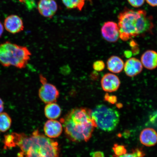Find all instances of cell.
I'll use <instances>...</instances> for the list:
<instances>
[{"label":"cell","instance_id":"9","mask_svg":"<svg viewBox=\"0 0 157 157\" xmlns=\"http://www.w3.org/2000/svg\"><path fill=\"white\" fill-rule=\"evenodd\" d=\"M101 84L104 91L111 93L117 91L118 89L121 82L119 78L115 75L108 73L102 78Z\"/></svg>","mask_w":157,"mask_h":157},{"label":"cell","instance_id":"11","mask_svg":"<svg viewBox=\"0 0 157 157\" xmlns=\"http://www.w3.org/2000/svg\"><path fill=\"white\" fill-rule=\"evenodd\" d=\"M63 126L60 122L55 120H49L44 124V129L46 136L49 138H56L61 135Z\"/></svg>","mask_w":157,"mask_h":157},{"label":"cell","instance_id":"4","mask_svg":"<svg viewBox=\"0 0 157 157\" xmlns=\"http://www.w3.org/2000/svg\"><path fill=\"white\" fill-rule=\"evenodd\" d=\"M31 54L27 47L7 42L0 44V63L6 67L11 66L24 68Z\"/></svg>","mask_w":157,"mask_h":157},{"label":"cell","instance_id":"17","mask_svg":"<svg viewBox=\"0 0 157 157\" xmlns=\"http://www.w3.org/2000/svg\"><path fill=\"white\" fill-rule=\"evenodd\" d=\"M12 121L10 117L6 113H0V131L5 132L10 128Z\"/></svg>","mask_w":157,"mask_h":157},{"label":"cell","instance_id":"16","mask_svg":"<svg viewBox=\"0 0 157 157\" xmlns=\"http://www.w3.org/2000/svg\"><path fill=\"white\" fill-rule=\"evenodd\" d=\"M45 116L49 119L55 120L60 117L62 109L59 105L55 102L47 104L44 107Z\"/></svg>","mask_w":157,"mask_h":157},{"label":"cell","instance_id":"22","mask_svg":"<svg viewBox=\"0 0 157 157\" xmlns=\"http://www.w3.org/2000/svg\"><path fill=\"white\" fill-rule=\"evenodd\" d=\"M93 68L96 71H101L105 68V64L103 61L98 60L94 62L93 65Z\"/></svg>","mask_w":157,"mask_h":157},{"label":"cell","instance_id":"14","mask_svg":"<svg viewBox=\"0 0 157 157\" xmlns=\"http://www.w3.org/2000/svg\"><path fill=\"white\" fill-rule=\"evenodd\" d=\"M141 62L147 69H155L157 67V52L152 50L146 51L141 56Z\"/></svg>","mask_w":157,"mask_h":157},{"label":"cell","instance_id":"2","mask_svg":"<svg viewBox=\"0 0 157 157\" xmlns=\"http://www.w3.org/2000/svg\"><path fill=\"white\" fill-rule=\"evenodd\" d=\"M17 146L21 152L17 157H59L60 148L56 141L35 130L30 136L17 133Z\"/></svg>","mask_w":157,"mask_h":157},{"label":"cell","instance_id":"18","mask_svg":"<svg viewBox=\"0 0 157 157\" xmlns=\"http://www.w3.org/2000/svg\"><path fill=\"white\" fill-rule=\"evenodd\" d=\"M85 0H62L68 9H78L81 11L85 4Z\"/></svg>","mask_w":157,"mask_h":157},{"label":"cell","instance_id":"1","mask_svg":"<svg viewBox=\"0 0 157 157\" xmlns=\"http://www.w3.org/2000/svg\"><path fill=\"white\" fill-rule=\"evenodd\" d=\"M91 110L85 108L72 109L60 120L67 137L72 142H87L97 127L91 117Z\"/></svg>","mask_w":157,"mask_h":157},{"label":"cell","instance_id":"23","mask_svg":"<svg viewBox=\"0 0 157 157\" xmlns=\"http://www.w3.org/2000/svg\"><path fill=\"white\" fill-rule=\"evenodd\" d=\"M127 1L133 7L139 8L144 5L145 0H127Z\"/></svg>","mask_w":157,"mask_h":157},{"label":"cell","instance_id":"27","mask_svg":"<svg viewBox=\"0 0 157 157\" xmlns=\"http://www.w3.org/2000/svg\"><path fill=\"white\" fill-rule=\"evenodd\" d=\"M4 28L3 26L2 23L0 21V38L2 35L3 33Z\"/></svg>","mask_w":157,"mask_h":157},{"label":"cell","instance_id":"7","mask_svg":"<svg viewBox=\"0 0 157 157\" xmlns=\"http://www.w3.org/2000/svg\"><path fill=\"white\" fill-rule=\"evenodd\" d=\"M101 31L102 36L107 42H115L120 38L118 25L114 21H108L104 23Z\"/></svg>","mask_w":157,"mask_h":157},{"label":"cell","instance_id":"20","mask_svg":"<svg viewBox=\"0 0 157 157\" xmlns=\"http://www.w3.org/2000/svg\"><path fill=\"white\" fill-rule=\"evenodd\" d=\"M113 150L115 155L117 156H122L127 154V149L123 145L115 144L113 145Z\"/></svg>","mask_w":157,"mask_h":157},{"label":"cell","instance_id":"19","mask_svg":"<svg viewBox=\"0 0 157 157\" xmlns=\"http://www.w3.org/2000/svg\"><path fill=\"white\" fill-rule=\"evenodd\" d=\"M4 143V148L5 149L12 148L16 146L15 138L13 133L10 135H7L5 136L4 140L3 141Z\"/></svg>","mask_w":157,"mask_h":157},{"label":"cell","instance_id":"5","mask_svg":"<svg viewBox=\"0 0 157 157\" xmlns=\"http://www.w3.org/2000/svg\"><path fill=\"white\" fill-rule=\"evenodd\" d=\"M92 118L97 127L105 131H113L119 123V113L115 109L105 105H98L91 112Z\"/></svg>","mask_w":157,"mask_h":157},{"label":"cell","instance_id":"12","mask_svg":"<svg viewBox=\"0 0 157 157\" xmlns=\"http://www.w3.org/2000/svg\"><path fill=\"white\" fill-rule=\"evenodd\" d=\"M124 69L127 76L133 77L142 71L143 65L138 59L135 58H130L125 62Z\"/></svg>","mask_w":157,"mask_h":157},{"label":"cell","instance_id":"10","mask_svg":"<svg viewBox=\"0 0 157 157\" xmlns=\"http://www.w3.org/2000/svg\"><path fill=\"white\" fill-rule=\"evenodd\" d=\"M4 25L6 30L13 34H17L24 29L22 20L17 15H11L7 17L5 20Z\"/></svg>","mask_w":157,"mask_h":157},{"label":"cell","instance_id":"25","mask_svg":"<svg viewBox=\"0 0 157 157\" xmlns=\"http://www.w3.org/2000/svg\"><path fill=\"white\" fill-rule=\"evenodd\" d=\"M147 3L151 6L157 7V0H145Z\"/></svg>","mask_w":157,"mask_h":157},{"label":"cell","instance_id":"24","mask_svg":"<svg viewBox=\"0 0 157 157\" xmlns=\"http://www.w3.org/2000/svg\"><path fill=\"white\" fill-rule=\"evenodd\" d=\"M90 155L91 157H105L104 153L101 151L92 152L90 153Z\"/></svg>","mask_w":157,"mask_h":157},{"label":"cell","instance_id":"3","mask_svg":"<svg viewBox=\"0 0 157 157\" xmlns=\"http://www.w3.org/2000/svg\"><path fill=\"white\" fill-rule=\"evenodd\" d=\"M118 20L120 38L123 41L152 32L154 27L152 17L144 10L125 9L120 13Z\"/></svg>","mask_w":157,"mask_h":157},{"label":"cell","instance_id":"26","mask_svg":"<svg viewBox=\"0 0 157 157\" xmlns=\"http://www.w3.org/2000/svg\"><path fill=\"white\" fill-rule=\"evenodd\" d=\"M4 109V103L1 98H0V113H2Z\"/></svg>","mask_w":157,"mask_h":157},{"label":"cell","instance_id":"6","mask_svg":"<svg viewBox=\"0 0 157 157\" xmlns=\"http://www.w3.org/2000/svg\"><path fill=\"white\" fill-rule=\"evenodd\" d=\"M40 79L42 84L39 89L38 95L41 101L47 104L56 102L59 96L57 88L56 86L48 83L42 75L40 76Z\"/></svg>","mask_w":157,"mask_h":157},{"label":"cell","instance_id":"8","mask_svg":"<svg viewBox=\"0 0 157 157\" xmlns=\"http://www.w3.org/2000/svg\"><path fill=\"white\" fill-rule=\"evenodd\" d=\"M38 8L43 16L52 18L57 11L58 5L54 0H39Z\"/></svg>","mask_w":157,"mask_h":157},{"label":"cell","instance_id":"21","mask_svg":"<svg viewBox=\"0 0 157 157\" xmlns=\"http://www.w3.org/2000/svg\"><path fill=\"white\" fill-rule=\"evenodd\" d=\"M145 154L143 151L140 149L136 148L133 151L132 153L126 154L123 155L117 156L113 155V157H144Z\"/></svg>","mask_w":157,"mask_h":157},{"label":"cell","instance_id":"15","mask_svg":"<svg viewBox=\"0 0 157 157\" xmlns=\"http://www.w3.org/2000/svg\"><path fill=\"white\" fill-rule=\"evenodd\" d=\"M107 68L110 71L114 73H119L124 67L123 60L119 57L113 56L110 57L107 62Z\"/></svg>","mask_w":157,"mask_h":157},{"label":"cell","instance_id":"13","mask_svg":"<svg viewBox=\"0 0 157 157\" xmlns=\"http://www.w3.org/2000/svg\"><path fill=\"white\" fill-rule=\"evenodd\" d=\"M140 140L141 143L145 146H154L157 143V132L152 128L144 129L140 133Z\"/></svg>","mask_w":157,"mask_h":157}]
</instances>
